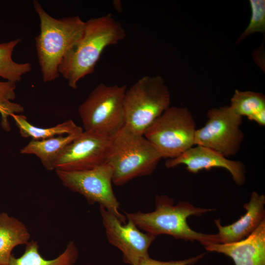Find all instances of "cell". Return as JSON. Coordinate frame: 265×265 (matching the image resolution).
Listing matches in <instances>:
<instances>
[{
	"mask_svg": "<svg viewBox=\"0 0 265 265\" xmlns=\"http://www.w3.org/2000/svg\"><path fill=\"white\" fill-rule=\"evenodd\" d=\"M126 36L122 25L111 14L85 22L80 38L68 50L58 68L59 75L73 89L80 80L93 73L103 51Z\"/></svg>",
	"mask_w": 265,
	"mask_h": 265,
	"instance_id": "cell-1",
	"label": "cell"
},
{
	"mask_svg": "<svg viewBox=\"0 0 265 265\" xmlns=\"http://www.w3.org/2000/svg\"><path fill=\"white\" fill-rule=\"evenodd\" d=\"M155 203L154 211L126 213V218L132 221L138 229L155 237L168 235L176 239L197 241L204 247L220 243L217 234L197 232L192 230L186 221L190 216H201L214 209L196 207L188 202H180L174 205L173 199L166 195H157Z\"/></svg>",
	"mask_w": 265,
	"mask_h": 265,
	"instance_id": "cell-2",
	"label": "cell"
},
{
	"mask_svg": "<svg viewBox=\"0 0 265 265\" xmlns=\"http://www.w3.org/2000/svg\"><path fill=\"white\" fill-rule=\"evenodd\" d=\"M33 7L40 20V33L35 47L45 83L58 78V68L66 53L80 38L85 22L77 16L56 19L50 15L38 0Z\"/></svg>",
	"mask_w": 265,
	"mask_h": 265,
	"instance_id": "cell-3",
	"label": "cell"
},
{
	"mask_svg": "<svg viewBox=\"0 0 265 265\" xmlns=\"http://www.w3.org/2000/svg\"><path fill=\"white\" fill-rule=\"evenodd\" d=\"M161 159L144 134L124 126L112 136L107 160L113 168L112 183L122 186L135 178L150 175Z\"/></svg>",
	"mask_w": 265,
	"mask_h": 265,
	"instance_id": "cell-4",
	"label": "cell"
},
{
	"mask_svg": "<svg viewBox=\"0 0 265 265\" xmlns=\"http://www.w3.org/2000/svg\"><path fill=\"white\" fill-rule=\"evenodd\" d=\"M169 88L160 76H145L126 89L124 99L125 126L144 134L170 106Z\"/></svg>",
	"mask_w": 265,
	"mask_h": 265,
	"instance_id": "cell-5",
	"label": "cell"
},
{
	"mask_svg": "<svg viewBox=\"0 0 265 265\" xmlns=\"http://www.w3.org/2000/svg\"><path fill=\"white\" fill-rule=\"evenodd\" d=\"M127 86L99 84L79 106L85 131L112 137L125 124L124 99Z\"/></svg>",
	"mask_w": 265,
	"mask_h": 265,
	"instance_id": "cell-6",
	"label": "cell"
},
{
	"mask_svg": "<svg viewBox=\"0 0 265 265\" xmlns=\"http://www.w3.org/2000/svg\"><path fill=\"white\" fill-rule=\"evenodd\" d=\"M194 118L185 107L170 106L146 130L144 135L162 158L178 157L194 145Z\"/></svg>",
	"mask_w": 265,
	"mask_h": 265,
	"instance_id": "cell-7",
	"label": "cell"
},
{
	"mask_svg": "<svg viewBox=\"0 0 265 265\" xmlns=\"http://www.w3.org/2000/svg\"><path fill=\"white\" fill-rule=\"evenodd\" d=\"M56 172L64 186L83 196L88 204L98 203L126 223V217L119 211V203L112 189L113 168L109 164L86 170Z\"/></svg>",
	"mask_w": 265,
	"mask_h": 265,
	"instance_id": "cell-8",
	"label": "cell"
},
{
	"mask_svg": "<svg viewBox=\"0 0 265 265\" xmlns=\"http://www.w3.org/2000/svg\"><path fill=\"white\" fill-rule=\"evenodd\" d=\"M207 118L205 125L196 130L194 145L211 149L227 158L236 155L244 137L240 129L242 117L229 106L209 109Z\"/></svg>",
	"mask_w": 265,
	"mask_h": 265,
	"instance_id": "cell-9",
	"label": "cell"
},
{
	"mask_svg": "<svg viewBox=\"0 0 265 265\" xmlns=\"http://www.w3.org/2000/svg\"><path fill=\"white\" fill-rule=\"evenodd\" d=\"M112 138L83 131L65 148L55 163V170L82 171L107 163Z\"/></svg>",
	"mask_w": 265,
	"mask_h": 265,
	"instance_id": "cell-10",
	"label": "cell"
},
{
	"mask_svg": "<svg viewBox=\"0 0 265 265\" xmlns=\"http://www.w3.org/2000/svg\"><path fill=\"white\" fill-rule=\"evenodd\" d=\"M100 211L107 240L122 252L125 263L138 265L149 257L148 250L155 236L140 231L131 220L123 223L102 206Z\"/></svg>",
	"mask_w": 265,
	"mask_h": 265,
	"instance_id": "cell-11",
	"label": "cell"
},
{
	"mask_svg": "<svg viewBox=\"0 0 265 265\" xmlns=\"http://www.w3.org/2000/svg\"><path fill=\"white\" fill-rule=\"evenodd\" d=\"M182 164L185 165L188 171L192 173H197L203 169L222 168L230 172L237 185H242L245 181V169L242 162L229 159L221 154L203 146H193L178 157L167 159L165 162L168 168Z\"/></svg>",
	"mask_w": 265,
	"mask_h": 265,
	"instance_id": "cell-12",
	"label": "cell"
},
{
	"mask_svg": "<svg viewBox=\"0 0 265 265\" xmlns=\"http://www.w3.org/2000/svg\"><path fill=\"white\" fill-rule=\"evenodd\" d=\"M205 248L208 251L229 256L235 265H265V220L243 239L228 243H212Z\"/></svg>",
	"mask_w": 265,
	"mask_h": 265,
	"instance_id": "cell-13",
	"label": "cell"
},
{
	"mask_svg": "<svg viewBox=\"0 0 265 265\" xmlns=\"http://www.w3.org/2000/svg\"><path fill=\"white\" fill-rule=\"evenodd\" d=\"M265 196L253 191L248 203L243 208L245 213L234 223L222 226L220 219H215L218 229L220 243H228L244 239L254 232L260 224L265 220Z\"/></svg>",
	"mask_w": 265,
	"mask_h": 265,
	"instance_id": "cell-14",
	"label": "cell"
},
{
	"mask_svg": "<svg viewBox=\"0 0 265 265\" xmlns=\"http://www.w3.org/2000/svg\"><path fill=\"white\" fill-rule=\"evenodd\" d=\"M30 238L24 223L5 212H0V265H8L13 248L26 244Z\"/></svg>",
	"mask_w": 265,
	"mask_h": 265,
	"instance_id": "cell-15",
	"label": "cell"
},
{
	"mask_svg": "<svg viewBox=\"0 0 265 265\" xmlns=\"http://www.w3.org/2000/svg\"><path fill=\"white\" fill-rule=\"evenodd\" d=\"M80 133L60 135L41 140L32 139L21 150V153L35 155L45 169L52 170L55 169V163L65 148Z\"/></svg>",
	"mask_w": 265,
	"mask_h": 265,
	"instance_id": "cell-16",
	"label": "cell"
},
{
	"mask_svg": "<svg viewBox=\"0 0 265 265\" xmlns=\"http://www.w3.org/2000/svg\"><path fill=\"white\" fill-rule=\"evenodd\" d=\"M38 242L34 240L26 244L24 253L20 257L11 255L8 265H74L79 252L73 241L70 242L66 249L56 258L47 260L43 258L39 252Z\"/></svg>",
	"mask_w": 265,
	"mask_h": 265,
	"instance_id": "cell-17",
	"label": "cell"
},
{
	"mask_svg": "<svg viewBox=\"0 0 265 265\" xmlns=\"http://www.w3.org/2000/svg\"><path fill=\"white\" fill-rule=\"evenodd\" d=\"M19 129L21 135L32 140L47 139L64 134L80 133L83 130L72 120H68L53 127L43 128L36 127L30 123L22 114H13L11 116Z\"/></svg>",
	"mask_w": 265,
	"mask_h": 265,
	"instance_id": "cell-18",
	"label": "cell"
},
{
	"mask_svg": "<svg viewBox=\"0 0 265 265\" xmlns=\"http://www.w3.org/2000/svg\"><path fill=\"white\" fill-rule=\"evenodd\" d=\"M20 38L0 43V77L7 81L16 83L23 75L30 72L32 65L30 63H17L12 58L15 47L21 41Z\"/></svg>",
	"mask_w": 265,
	"mask_h": 265,
	"instance_id": "cell-19",
	"label": "cell"
},
{
	"mask_svg": "<svg viewBox=\"0 0 265 265\" xmlns=\"http://www.w3.org/2000/svg\"><path fill=\"white\" fill-rule=\"evenodd\" d=\"M229 106L237 114L249 119L265 110V96L261 93L236 89Z\"/></svg>",
	"mask_w": 265,
	"mask_h": 265,
	"instance_id": "cell-20",
	"label": "cell"
},
{
	"mask_svg": "<svg viewBox=\"0 0 265 265\" xmlns=\"http://www.w3.org/2000/svg\"><path fill=\"white\" fill-rule=\"evenodd\" d=\"M16 83L9 81H0V115L2 128L10 130L8 117L13 114H21L24 112V107L13 101L16 98Z\"/></svg>",
	"mask_w": 265,
	"mask_h": 265,
	"instance_id": "cell-21",
	"label": "cell"
},
{
	"mask_svg": "<svg viewBox=\"0 0 265 265\" xmlns=\"http://www.w3.org/2000/svg\"><path fill=\"white\" fill-rule=\"evenodd\" d=\"M249 3L250 20L247 27L238 38V43L253 33L265 32V0H250Z\"/></svg>",
	"mask_w": 265,
	"mask_h": 265,
	"instance_id": "cell-22",
	"label": "cell"
},
{
	"mask_svg": "<svg viewBox=\"0 0 265 265\" xmlns=\"http://www.w3.org/2000/svg\"><path fill=\"white\" fill-rule=\"evenodd\" d=\"M204 255L203 253L187 259L169 262L156 260L148 257L142 260L138 265H192L203 258Z\"/></svg>",
	"mask_w": 265,
	"mask_h": 265,
	"instance_id": "cell-23",
	"label": "cell"
}]
</instances>
